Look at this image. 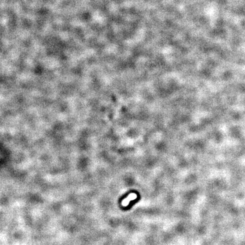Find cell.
I'll use <instances>...</instances> for the list:
<instances>
[{
	"label": "cell",
	"mask_w": 245,
	"mask_h": 245,
	"mask_svg": "<svg viewBox=\"0 0 245 245\" xmlns=\"http://www.w3.org/2000/svg\"><path fill=\"white\" fill-rule=\"evenodd\" d=\"M136 198H137V195H136V193H130L128 195V197L123 200L122 202H121V205H122L123 206H128L129 203L130 201L133 200H135Z\"/></svg>",
	"instance_id": "obj_1"
}]
</instances>
